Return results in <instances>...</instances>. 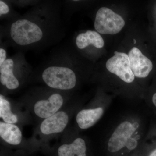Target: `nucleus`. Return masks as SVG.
Masks as SVG:
<instances>
[{"label": "nucleus", "instance_id": "obj_1", "mask_svg": "<svg viewBox=\"0 0 156 156\" xmlns=\"http://www.w3.org/2000/svg\"><path fill=\"white\" fill-rule=\"evenodd\" d=\"M141 120L126 117L113 128L106 141L108 151L112 155L134 152L143 143L145 136Z\"/></svg>", "mask_w": 156, "mask_h": 156}, {"label": "nucleus", "instance_id": "obj_2", "mask_svg": "<svg viewBox=\"0 0 156 156\" xmlns=\"http://www.w3.org/2000/svg\"><path fill=\"white\" fill-rule=\"evenodd\" d=\"M42 78L49 87L53 89L69 90L75 87V74L69 68L50 66L43 72Z\"/></svg>", "mask_w": 156, "mask_h": 156}, {"label": "nucleus", "instance_id": "obj_3", "mask_svg": "<svg viewBox=\"0 0 156 156\" xmlns=\"http://www.w3.org/2000/svg\"><path fill=\"white\" fill-rule=\"evenodd\" d=\"M11 38L17 44L26 46L41 40L43 32L41 28L32 22L26 19L17 20L12 24Z\"/></svg>", "mask_w": 156, "mask_h": 156}, {"label": "nucleus", "instance_id": "obj_4", "mask_svg": "<svg viewBox=\"0 0 156 156\" xmlns=\"http://www.w3.org/2000/svg\"><path fill=\"white\" fill-rule=\"evenodd\" d=\"M125 23V20L120 15L111 9L102 7L96 13L94 26L99 33L114 35L120 32Z\"/></svg>", "mask_w": 156, "mask_h": 156}, {"label": "nucleus", "instance_id": "obj_5", "mask_svg": "<svg viewBox=\"0 0 156 156\" xmlns=\"http://www.w3.org/2000/svg\"><path fill=\"white\" fill-rule=\"evenodd\" d=\"M114 54V56L107 61V69L125 83L129 84L133 83L135 77L131 70L128 55L117 51H115Z\"/></svg>", "mask_w": 156, "mask_h": 156}, {"label": "nucleus", "instance_id": "obj_6", "mask_svg": "<svg viewBox=\"0 0 156 156\" xmlns=\"http://www.w3.org/2000/svg\"><path fill=\"white\" fill-rule=\"evenodd\" d=\"M128 56L131 69L135 77L140 79L147 77L153 67L150 59L135 47L130 50Z\"/></svg>", "mask_w": 156, "mask_h": 156}, {"label": "nucleus", "instance_id": "obj_7", "mask_svg": "<svg viewBox=\"0 0 156 156\" xmlns=\"http://www.w3.org/2000/svg\"><path fill=\"white\" fill-rule=\"evenodd\" d=\"M62 97L56 93L51 95L48 100L39 101L34 105L36 114L41 118H49L56 113L63 104Z\"/></svg>", "mask_w": 156, "mask_h": 156}, {"label": "nucleus", "instance_id": "obj_8", "mask_svg": "<svg viewBox=\"0 0 156 156\" xmlns=\"http://www.w3.org/2000/svg\"><path fill=\"white\" fill-rule=\"evenodd\" d=\"M68 122L66 113L60 111L45 119L41 126V131L43 134H50L60 133L64 130Z\"/></svg>", "mask_w": 156, "mask_h": 156}, {"label": "nucleus", "instance_id": "obj_9", "mask_svg": "<svg viewBox=\"0 0 156 156\" xmlns=\"http://www.w3.org/2000/svg\"><path fill=\"white\" fill-rule=\"evenodd\" d=\"M106 106H99L79 112L76 118L79 127L82 129H87L95 125L103 116Z\"/></svg>", "mask_w": 156, "mask_h": 156}, {"label": "nucleus", "instance_id": "obj_10", "mask_svg": "<svg viewBox=\"0 0 156 156\" xmlns=\"http://www.w3.org/2000/svg\"><path fill=\"white\" fill-rule=\"evenodd\" d=\"M14 61L11 58L6 59L0 66V81L1 83L9 89H17L19 83L13 74Z\"/></svg>", "mask_w": 156, "mask_h": 156}, {"label": "nucleus", "instance_id": "obj_11", "mask_svg": "<svg viewBox=\"0 0 156 156\" xmlns=\"http://www.w3.org/2000/svg\"><path fill=\"white\" fill-rule=\"evenodd\" d=\"M76 43L80 49H83L90 45L98 49L102 48L104 46L103 39L99 34L95 31L90 30L78 35Z\"/></svg>", "mask_w": 156, "mask_h": 156}, {"label": "nucleus", "instance_id": "obj_12", "mask_svg": "<svg viewBox=\"0 0 156 156\" xmlns=\"http://www.w3.org/2000/svg\"><path fill=\"white\" fill-rule=\"evenodd\" d=\"M58 156H87L86 142L81 138H77L69 144H64L59 147Z\"/></svg>", "mask_w": 156, "mask_h": 156}, {"label": "nucleus", "instance_id": "obj_13", "mask_svg": "<svg viewBox=\"0 0 156 156\" xmlns=\"http://www.w3.org/2000/svg\"><path fill=\"white\" fill-rule=\"evenodd\" d=\"M0 136L6 142L18 145L22 140V133L18 127L12 124L0 122Z\"/></svg>", "mask_w": 156, "mask_h": 156}, {"label": "nucleus", "instance_id": "obj_14", "mask_svg": "<svg viewBox=\"0 0 156 156\" xmlns=\"http://www.w3.org/2000/svg\"><path fill=\"white\" fill-rule=\"evenodd\" d=\"M144 156H156V122L151 124L142 145Z\"/></svg>", "mask_w": 156, "mask_h": 156}, {"label": "nucleus", "instance_id": "obj_15", "mask_svg": "<svg viewBox=\"0 0 156 156\" xmlns=\"http://www.w3.org/2000/svg\"><path fill=\"white\" fill-rule=\"evenodd\" d=\"M0 117L5 123L13 124L17 122V116L11 112L10 103L2 95L0 96Z\"/></svg>", "mask_w": 156, "mask_h": 156}, {"label": "nucleus", "instance_id": "obj_16", "mask_svg": "<svg viewBox=\"0 0 156 156\" xmlns=\"http://www.w3.org/2000/svg\"><path fill=\"white\" fill-rule=\"evenodd\" d=\"M149 106L156 115V91L151 96Z\"/></svg>", "mask_w": 156, "mask_h": 156}, {"label": "nucleus", "instance_id": "obj_17", "mask_svg": "<svg viewBox=\"0 0 156 156\" xmlns=\"http://www.w3.org/2000/svg\"><path fill=\"white\" fill-rule=\"evenodd\" d=\"M9 11V8L8 5L3 1H0V14L1 15L8 14Z\"/></svg>", "mask_w": 156, "mask_h": 156}, {"label": "nucleus", "instance_id": "obj_18", "mask_svg": "<svg viewBox=\"0 0 156 156\" xmlns=\"http://www.w3.org/2000/svg\"><path fill=\"white\" fill-rule=\"evenodd\" d=\"M6 53L5 50L3 48L0 49V66L6 60Z\"/></svg>", "mask_w": 156, "mask_h": 156}, {"label": "nucleus", "instance_id": "obj_19", "mask_svg": "<svg viewBox=\"0 0 156 156\" xmlns=\"http://www.w3.org/2000/svg\"><path fill=\"white\" fill-rule=\"evenodd\" d=\"M139 156V155H134V156ZM142 156H144V154H142Z\"/></svg>", "mask_w": 156, "mask_h": 156}]
</instances>
